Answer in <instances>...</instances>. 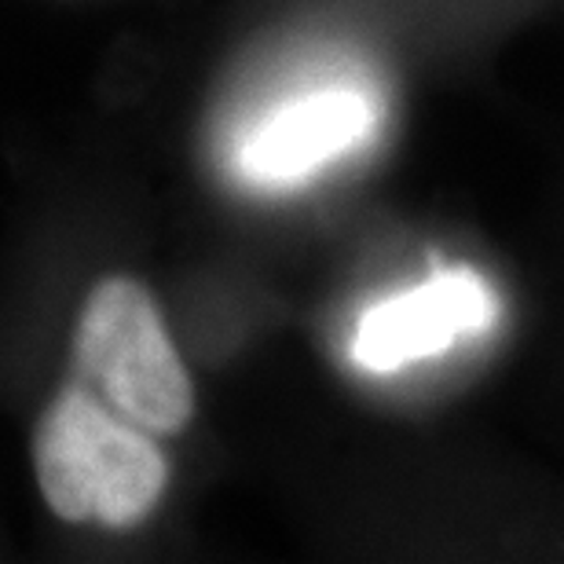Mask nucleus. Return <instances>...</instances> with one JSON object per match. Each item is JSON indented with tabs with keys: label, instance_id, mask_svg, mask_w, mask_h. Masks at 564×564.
<instances>
[{
	"label": "nucleus",
	"instance_id": "obj_3",
	"mask_svg": "<svg viewBox=\"0 0 564 564\" xmlns=\"http://www.w3.org/2000/svg\"><path fill=\"white\" fill-rule=\"evenodd\" d=\"M381 126L378 96L334 82L301 88L268 107L235 147V173L250 187L290 191L364 147Z\"/></svg>",
	"mask_w": 564,
	"mask_h": 564
},
{
	"label": "nucleus",
	"instance_id": "obj_1",
	"mask_svg": "<svg viewBox=\"0 0 564 564\" xmlns=\"http://www.w3.org/2000/svg\"><path fill=\"white\" fill-rule=\"evenodd\" d=\"M33 469L48 510L66 524L132 528L169 484V458L151 433L126 422L82 381L59 389L33 433Z\"/></svg>",
	"mask_w": 564,
	"mask_h": 564
},
{
	"label": "nucleus",
	"instance_id": "obj_2",
	"mask_svg": "<svg viewBox=\"0 0 564 564\" xmlns=\"http://www.w3.org/2000/svg\"><path fill=\"white\" fill-rule=\"evenodd\" d=\"M77 381L151 436L180 433L195 414V386L154 297L110 275L88 293L74 330Z\"/></svg>",
	"mask_w": 564,
	"mask_h": 564
},
{
	"label": "nucleus",
	"instance_id": "obj_4",
	"mask_svg": "<svg viewBox=\"0 0 564 564\" xmlns=\"http://www.w3.org/2000/svg\"><path fill=\"white\" fill-rule=\"evenodd\" d=\"M499 319V297L477 268H440L359 315L352 330V364L367 375H397L480 337Z\"/></svg>",
	"mask_w": 564,
	"mask_h": 564
}]
</instances>
